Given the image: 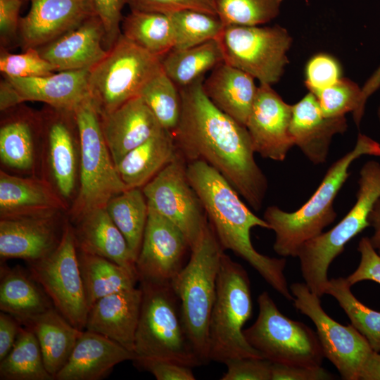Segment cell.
I'll return each mask as SVG.
<instances>
[{
    "instance_id": "cell-1",
    "label": "cell",
    "mask_w": 380,
    "mask_h": 380,
    "mask_svg": "<svg viewBox=\"0 0 380 380\" xmlns=\"http://www.w3.org/2000/svg\"><path fill=\"white\" fill-rule=\"evenodd\" d=\"M205 77L179 88L182 112L171 132L186 162L202 160L219 172L254 210H260L267 179L254 158L244 125L220 110L203 89Z\"/></svg>"
},
{
    "instance_id": "cell-2",
    "label": "cell",
    "mask_w": 380,
    "mask_h": 380,
    "mask_svg": "<svg viewBox=\"0 0 380 380\" xmlns=\"http://www.w3.org/2000/svg\"><path fill=\"white\" fill-rule=\"evenodd\" d=\"M186 174L222 248L246 261L272 288L286 300H293L284 273L286 259L262 255L252 244L253 227L270 229L265 220L255 215L229 182L205 162H187Z\"/></svg>"
},
{
    "instance_id": "cell-3",
    "label": "cell",
    "mask_w": 380,
    "mask_h": 380,
    "mask_svg": "<svg viewBox=\"0 0 380 380\" xmlns=\"http://www.w3.org/2000/svg\"><path fill=\"white\" fill-rule=\"evenodd\" d=\"M365 155L380 157V144L360 133L353 148L329 167L316 191L300 208L286 212L271 205L265 209L263 219L274 232L273 249L277 254L297 257L304 243L334 222L335 198L350 175L351 164Z\"/></svg>"
},
{
    "instance_id": "cell-4",
    "label": "cell",
    "mask_w": 380,
    "mask_h": 380,
    "mask_svg": "<svg viewBox=\"0 0 380 380\" xmlns=\"http://www.w3.org/2000/svg\"><path fill=\"white\" fill-rule=\"evenodd\" d=\"M224 250L208 223L191 249L189 261L172 279L181 307L184 325L202 365L209 358V322L216 296L220 260Z\"/></svg>"
},
{
    "instance_id": "cell-5",
    "label": "cell",
    "mask_w": 380,
    "mask_h": 380,
    "mask_svg": "<svg viewBox=\"0 0 380 380\" xmlns=\"http://www.w3.org/2000/svg\"><path fill=\"white\" fill-rule=\"evenodd\" d=\"M139 282L142 300L134 342L136 357L170 360L190 367L203 365L187 336L171 281Z\"/></svg>"
},
{
    "instance_id": "cell-6",
    "label": "cell",
    "mask_w": 380,
    "mask_h": 380,
    "mask_svg": "<svg viewBox=\"0 0 380 380\" xmlns=\"http://www.w3.org/2000/svg\"><path fill=\"white\" fill-rule=\"evenodd\" d=\"M252 312L248 274L243 266L224 253L209 322L210 361L225 364L238 358H264L248 343L243 333L242 328Z\"/></svg>"
},
{
    "instance_id": "cell-7",
    "label": "cell",
    "mask_w": 380,
    "mask_h": 380,
    "mask_svg": "<svg viewBox=\"0 0 380 380\" xmlns=\"http://www.w3.org/2000/svg\"><path fill=\"white\" fill-rule=\"evenodd\" d=\"M356 201L330 230L304 243L298 251L300 271L308 289L321 298L329 281L328 269L346 245L369 227V215L380 198V163L369 160L359 173Z\"/></svg>"
},
{
    "instance_id": "cell-8",
    "label": "cell",
    "mask_w": 380,
    "mask_h": 380,
    "mask_svg": "<svg viewBox=\"0 0 380 380\" xmlns=\"http://www.w3.org/2000/svg\"><path fill=\"white\" fill-rule=\"evenodd\" d=\"M81 148L79 189L68 219L72 220L99 208L127 189L106 142L101 118L89 95L75 110Z\"/></svg>"
},
{
    "instance_id": "cell-9",
    "label": "cell",
    "mask_w": 380,
    "mask_h": 380,
    "mask_svg": "<svg viewBox=\"0 0 380 380\" xmlns=\"http://www.w3.org/2000/svg\"><path fill=\"white\" fill-rule=\"evenodd\" d=\"M161 58L122 34L106 56L90 68L89 95L100 115L139 96L145 84L161 70Z\"/></svg>"
},
{
    "instance_id": "cell-10",
    "label": "cell",
    "mask_w": 380,
    "mask_h": 380,
    "mask_svg": "<svg viewBox=\"0 0 380 380\" xmlns=\"http://www.w3.org/2000/svg\"><path fill=\"white\" fill-rule=\"evenodd\" d=\"M255 322L243 329L248 343L272 363L321 367L324 357L317 333L282 314L267 291L258 298Z\"/></svg>"
},
{
    "instance_id": "cell-11",
    "label": "cell",
    "mask_w": 380,
    "mask_h": 380,
    "mask_svg": "<svg viewBox=\"0 0 380 380\" xmlns=\"http://www.w3.org/2000/svg\"><path fill=\"white\" fill-rule=\"evenodd\" d=\"M224 62L272 85L281 77L289 63L292 38L284 27L227 25L217 38Z\"/></svg>"
},
{
    "instance_id": "cell-12",
    "label": "cell",
    "mask_w": 380,
    "mask_h": 380,
    "mask_svg": "<svg viewBox=\"0 0 380 380\" xmlns=\"http://www.w3.org/2000/svg\"><path fill=\"white\" fill-rule=\"evenodd\" d=\"M27 264L31 275L43 288L56 310L75 327L85 329L89 307L69 219L66 218L57 247L46 257Z\"/></svg>"
},
{
    "instance_id": "cell-13",
    "label": "cell",
    "mask_w": 380,
    "mask_h": 380,
    "mask_svg": "<svg viewBox=\"0 0 380 380\" xmlns=\"http://www.w3.org/2000/svg\"><path fill=\"white\" fill-rule=\"evenodd\" d=\"M41 115L40 175L69 205L80 184L81 148L75 112L48 106Z\"/></svg>"
},
{
    "instance_id": "cell-14",
    "label": "cell",
    "mask_w": 380,
    "mask_h": 380,
    "mask_svg": "<svg viewBox=\"0 0 380 380\" xmlns=\"http://www.w3.org/2000/svg\"><path fill=\"white\" fill-rule=\"evenodd\" d=\"M186 163L178 151L175 158L141 189L148 207L177 225L187 239L191 251L209 222L201 201L188 179Z\"/></svg>"
},
{
    "instance_id": "cell-15",
    "label": "cell",
    "mask_w": 380,
    "mask_h": 380,
    "mask_svg": "<svg viewBox=\"0 0 380 380\" xmlns=\"http://www.w3.org/2000/svg\"><path fill=\"white\" fill-rule=\"evenodd\" d=\"M293 305L314 323L324 356L344 380H358L362 368L373 351L367 339L350 324L343 325L322 308L320 298L305 283L290 286Z\"/></svg>"
},
{
    "instance_id": "cell-16",
    "label": "cell",
    "mask_w": 380,
    "mask_h": 380,
    "mask_svg": "<svg viewBox=\"0 0 380 380\" xmlns=\"http://www.w3.org/2000/svg\"><path fill=\"white\" fill-rule=\"evenodd\" d=\"M191 251L182 230L148 208L141 246L135 262L138 281H171L186 263Z\"/></svg>"
},
{
    "instance_id": "cell-17",
    "label": "cell",
    "mask_w": 380,
    "mask_h": 380,
    "mask_svg": "<svg viewBox=\"0 0 380 380\" xmlns=\"http://www.w3.org/2000/svg\"><path fill=\"white\" fill-rule=\"evenodd\" d=\"M292 105L271 87L260 84L246 127L255 153L265 158L283 161L294 142L289 127Z\"/></svg>"
},
{
    "instance_id": "cell-18",
    "label": "cell",
    "mask_w": 380,
    "mask_h": 380,
    "mask_svg": "<svg viewBox=\"0 0 380 380\" xmlns=\"http://www.w3.org/2000/svg\"><path fill=\"white\" fill-rule=\"evenodd\" d=\"M20 105L3 112L0 126V160L4 167L11 171L37 176L35 172L40 170L41 111Z\"/></svg>"
},
{
    "instance_id": "cell-19",
    "label": "cell",
    "mask_w": 380,
    "mask_h": 380,
    "mask_svg": "<svg viewBox=\"0 0 380 380\" xmlns=\"http://www.w3.org/2000/svg\"><path fill=\"white\" fill-rule=\"evenodd\" d=\"M61 214L0 218L1 261L18 258L28 262L51 253L63 235L66 218Z\"/></svg>"
},
{
    "instance_id": "cell-20",
    "label": "cell",
    "mask_w": 380,
    "mask_h": 380,
    "mask_svg": "<svg viewBox=\"0 0 380 380\" xmlns=\"http://www.w3.org/2000/svg\"><path fill=\"white\" fill-rule=\"evenodd\" d=\"M30 1V11L20 18L18 29V43L23 51L49 43L95 15L89 0Z\"/></svg>"
},
{
    "instance_id": "cell-21",
    "label": "cell",
    "mask_w": 380,
    "mask_h": 380,
    "mask_svg": "<svg viewBox=\"0 0 380 380\" xmlns=\"http://www.w3.org/2000/svg\"><path fill=\"white\" fill-rule=\"evenodd\" d=\"M69 205L43 177H20L0 171V218L47 216Z\"/></svg>"
},
{
    "instance_id": "cell-22",
    "label": "cell",
    "mask_w": 380,
    "mask_h": 380,
    "mask_svg": "<svg viewBox=\"0 0 380 380\" xmlns=\"http://www.w3.org/2000/svg\"><path fill=\"white\" fill-rule=\"evenodd\" d=\"M104 35L102 22L92 15L74 29L36 49L57 72L90 69L108 53Z\"/></svg>"
},
{
    "instance_id": "cell-23",
    "label": "cell",
    "mask_w": 380,
    "mask_h": 380,
    "mask_svg": "<svg viewBox=\"0 0 380 380\" xmlns=\"http://www.w3.org/2000/svg\"><path fill=\"white\" fill-rule=\"evenodd\" d=\"M348 128L345 116L323 115L316 96L308 92L292 105L289 131L294 145L313 164L326 162L333 137Z\"/></svg>"
},
{
    "instance_id": "cell-24",
    "label": "cell",
    "mask_w": 380,
    "mask_h": 380,
    "mask_svg": "<svg viewBox=\"0 0 380 380\" xmlns=\"http://www.w3.org/2000/svg\"><path fill=\"white\" fill-rule=\"evenodd\" d=\"M141 300L139 287L100 298L89 308L85 329L100 334L134 353Z\"/></svg>"
},
{
    "instance_id": "cell-25",
    "label": "cell",
    "mask_w": 380,
    "mask_h": 380,
    "mask_svg": "<svg viewBox=\"0 0 380 380\" xmlns=\"http://www.w3.org/2000/svg\"><path fill=\"white\" fill-rule=\"evenodd\" d=\"M100 118L115 165L130 151L164 129L140 96Z\"/></svg>"
},
{
    "instance_id": "cell-26",
    "label": "cell",
    "mask_w": 380,
    "mask_h": 380,
    "mask_svg": "<svg viewBox=\"0 0 380 380\" xmlns=\"http://www.w3.org/2000/svg\"><path fill=\"white\" fill-rule=\"evenodd\" d=\"M134 353L115 341L94 331H82L64 367L56 380H100L118 364L133 361Z\"/></svg>"
},
{
    "instance_id": "cell-27",
    "label": "cell",
    "mask_w": 380,
    "mask_h": 380,
    "mask_svg": "<svg viewBox=\"0 0 380 380\" xmlns=\"http://www.w3.org/2000/svg\"><path fill=\"white\" fill-rule=\"evenodd\" d=\"M70 221L78 250L108 259L137 274L136 260L106 208L91 210Z\"/></svg>"
},
{
    "instance_id": "cell-28",
    "label": "cell",
    "mask_w": 380,
    "mask_h": 380,
    "mask_svg": "<svg viewBox=\"0 0 380 380\" xmlns=\"http://www.w3.org/2000/svg\"><path fill=\"white\" fill-rule=\"evenodd\" d=\"M89 70L61 71L37 77H6L23 102L40 101L56 109L75 111L89 96Z\"/></svg>"
},
{
    "instance_id": "cell-29",
    "label": "cell",
    "mask_w": 380,
    "mask_h": 380,
    "mask_svg": "<svg viewBox=\"0 0 380 380\" xmlns=\"http://www.w3.org/2000/svg\"><path fill=\"white\" fill-rule=\"evenodd\" d=\"M254 80L223 62L204 80L203 89L217 108L246 127L258 87Z\"/></svg>"
},
{
    "instance_id": "cell-30",
    "label": "cell",
    "mask_w": 380,
    "mask_h": 380,
    "mask_svg": "<svg viewBox=\"0 0 380 380\" xmlns=\"http://www.w3.org/2000/svg\"><path fill=\"white\" fill-rule=\"evenodd\" d=\"M53 304L28 269L10 267L1 262L0 310L14 317L22 325Z\"/></svg>"
},
{
    "instance_id": "cell-31",
    "label": "cell",
    "mask_w": 380,
    "mask_h": 380,
    "mask_svg": "<svg viewBox=\"0 0 380 380\" xmlns=\"http://www.w3.org/2000/svg\"><path fill=\"white\" fill-rule=\"evenodd\" d=\"M177 152L172 133L163 129L127 153L115 166L127 189H142L175 158Z\"/></svg>"
},
{
    "instance_id": "cell-32",
    "label": "cell",
    "mask_w": 380,
    "mask_h": 380,
    "mask_svg": "<svg viewBox=\"0 0 380 380\" xmlns=\"http://www.w3.org/2000/svg\"><path fill=\"white\" fill-rule=\"evenodd\" d=\"M23 326L34 333L45 367L54 379L68 360L82 331L75 327L55 307L32 317Z\"/></svg>"
},
{
    "instance_id": "cell-33",
    "label": "cell",
    "mask_w": 380,
    "mask_h": 380,
    "mask_svg": "<svg viewBox=\"0 0 380 380\" xmlns=\"http://www.w3.org/2000/svg\"><path fill=\"white\" fill-rule=\"evenodd\" d=\"M80 270L89 308L100 298L135 287L136 273L105 258L77 249Z\"/></svg>"
},
{
    "instance_id": "cell-34",
    "label": "cell",
    "mask_w": 380,
    "mask_h": 380,
    "mask_svg": "<svg viewBox=\"0 0 380 380\" xmlns=\"http://www.w3.org/2000/svg\"><path fill=\"white\" fill-rule=\"evenodd\" d=\"M223 62L217 39L186 49H172L161 58L163 72L179 88L194 83Z\"/></svg>"
},
{
    "instance_id": "cell-35",
    "label": "cell",
    "mask_w": 380,
    "mask_h": 380,
    "mask_svg": "<svg viewBox=\"0 0 380 380\" xmlns=\"http://www.w3.org/2000/svg\"><path fill=\"white\" fill-rule=\"evenodd\" d=\"M121 30L128 39L160 58L174 48V29L168 14L131 11L123 17Z\"/></svg>"
},
{
    "instance_id": "cell-36",
    "label": "cell",
    "mask_w": 380,
    "mask_h": 380,
    "mask_svg": "<svg viewBox=\"0 0 380 380\" xmlns=\"http://www.w3.org/2000/svg\"><path fill=\"white\" fill-rule=\"evenodd\" d=\"M105 208L137 260L148 214L147 201L142 189H127L111 198Z\"/></svg>"
},
{
    "instance_id": "cell-37",
    "label": "cell",
    "mask_w": 380,
    "mask_h": 380,
    "mask_svg": "<svg viewBox=\"0 0 380 380\" xmlns=\"http://www.w3.org/2000/svg\"><path fill=\"white\" fill-rule=\"evenodd\" d=\"M0 379H53L45 367L38 340L29 327L22 325L13 347L0 360Z\"/></svg>"
},
{
    "instance_id": "cell-38",
    "label": "cell",
    "mask_w": 380,
    "mask_h": 380,
    "mask_svg": "<svg viewBox=\"0 0 380 380\" xmlns=\"http://www.w3.org/2000/svg\"><path fill=\"white\" fill-rule=\"evenodd\" d=\"M346 278L329 279L325 294L333 296L351 324L367 339L372 349L380 353V312L362 303L352 293Z\"/></svg>"
},
{
    "instance_id": "cell-39",
    "label": "cell",
    "mask_w": 380,
    "mask_h": 380,
    "mask_svg": "<svg viewBox=\"0 0 380 380\" xmlns=\"http://www.w3.org/2000/svg\"><path fill=\"white\" fill-rule=\"evenodd\" d=\"M142 98L163 128L172 132L182 112V98L179 87L162 70L143 87Z\"/></svg>"
},
{
    "instance_id": "cell-40",
    "label": "cell",
    "mask_w": 380,
    "mask_h": 380,
    "mask_svg": "<svg viewBox=\"0 0 380 380\" xmlns=\"http://www.w3.org/2000/svg\"><path fill=\"white\" fill-rule=\"evenodd\" d=\"M175 35L173 49H183L217 39L224 24L217 15L184 10L168 14Z\"/></svg>"
},
{
    "instance_id": "cell-41",
    "label": "cell",
    "mask_w": 380,
    "mask_h": 380,
    "mask_svg": "<svg viewBox=\"0 0 380 380\" xmlns=\"http://www.w3.org/2000/svg\"><path fill=\"white\" fill-rule=\"evenodd\" d=\"M281 3L282 0H215V7L224 26H254L275 18Z\"/></svg>"
},
{
    "instance_id": "cell-42",
    "label": "cell",
    "mask_w": 380,
    "mask_h": 380,
    "mask_svg": "<svg viewBox=\"0 0 380 380\" xmlns=\"http://www.w3.org/2000/svg\"><path fill=\"white\" fill-rule=\"evenodd\" d=\"M362 88L349 79L341 77L333 85L323 89L316 96L324 116L343 117L352 113L357 127L361 102Z\"/></svg>"
},
{
    "instance_id": "cell-43",
    "label": "cell",
    "mask_w": 380,
    "mask_h": 380,
    "mask_svg": "<svg viewBox=\"0 0 380 380\" xmlns=\"http://www.w3.org/2000/svg\"><path fill=\"white\" fill-rule=\"evenodd\" d=\"M22 53H10L1 49L0 71L8 77H37L52 75L56 68L45 60L36 48H29Z\"/></svg>"
},
{
    "instance_id": "cell-44",
    "label": "cell",
    "mask_w": 380,
    "mask_h": 380,
    "mask_svg": "<svg viewBox=\"0 0 380 380\" xmlns=\"http://www.w3.org/2000/svg\"><path fill=\"white\" fill-rule=\"evenodd\" d=\"M337 61L329 55L319 53L311 58L305 67V85L309 92L317 96L323 89L341 78Z\"/></svg>"
},
{
    "instance_id": "cell-45",
    "label": "cell",
    "mask_w": 380,
    "mask_h": 380,
    "mask_svg": "<svg viewBox=\"0 0 380 380\" xmlns=\"http://www.w3.org/2000/svg\"><path fill=\"white\" fill-rule=\"evenodd\" d=\"M131 11L170 14L194 10L217 15L215 0H126Z\"/></svg>"
},
{
    "instance_id": "cell-46",
    "label": "cell",
    "mask_w": 380,
    "mask_h": 380,
    "mask_svg": "<svg viewBox=\"0 0 380 380\" xmlns=\"http://www.w3.org/2000/svg\"><path fill=\"white\" fill-rule=\"evenodd\" d=\"M92 8L104 28L103 44L109 50L122 34V11L126 0H89Z\"/></svg>"
},
{
    "instance_id": "cell-47",
    "label": "cell",
    "mask_w": 380,
    "mask_h": 380,
    "mask_svg": "<svg viewBox=\"0 0 380 380\" xmlns=\"http://www.w3.org/2000/svg\"><path fill=\"white\" fill-rule=\"evenodd\" d=\"M222 380H271L272 362L265 358L243 357L225 363Z\"/></svg>"
},
{
    "instance_id": "cell-48",
    "label": "cell",
    "mask_w": 380,
    "mask_h": 380,
    "mask_svg": "<svg viewBox=\"0 0 380 380\" xmlns=\"http://www.w3.org/2000/svg\"><path fill=\"white\" fill-rule=\"evenodd\" d=\"M360 254V261L357 269L346 279L353 285L370 280L380 284V255L373 247L369 237H362L357 246Z\"/></svg>"
},
{
    "instance_id": "cell-49",
    "label": "cell",
    "mask_w": 380,
    "mask_h": 380,
    "mask_svg": "<svg viewBox=\"0 0 380 380\" xmlns=\"http://www.w3.org/2000/svg\"><path fill=\"white\" fill-rule=\"evenodd\" d=\"M133 362L139 367L151 373L158 380H194L196 377L190 367L172 361L136 357Z\"/></svg>"
},
{
    "instance_id": "cell-50",
    "label": "cell",
    "mask_w": 380,
    "mask_h": 380,
    "mask_svg": "<svg viewBox=\"0 0 380 380\" xmlns=\"http://www.w3.org/2000/svg\"><path fill=\"white\" fill-rule=\"evenodd\" d=\"M25 0H0L1 44L8 46L18 42L20 10Z\"/></svg>"
},
{
    "instance_id": "cell-51",
    "label": "cell",
    "mask_w": 380,
    "mask_h": 380,
    "mask_svg": "<svg viewBox=\"0 0 380 380\" xmlns=\"http://www.w3.org/2000/svg\"><path fill=\"white\" fill-rule=\"evenodd\" d=\"M334 375L321 367H308L278 363L271 365V380H329Z\"/></svg>"
},
{
    "instance_id": "cell-52",
    "label": "cell",
    "mask_w": 380,
    "mask_h": 380,
    "mask_svg": "<svg viewBox=\"0 0 380 380\" xmlns=\"http://www.w3.org/2000/svg\"><path fill=\"white\" fill-rule=\"evenodd\" d=\"M22 324L12 315L0 312V360L4 358L13 347Z\"/></svg>"
},
{
    "instance_id": "cell-53",
    "label": "cell",
    "mask_w": 380,
    "mask_h": 380,
    "mask_svg": "<svg viewBox=\"0 0 380 380\" xmlns=\"http://www.w3.org/2000/svg\"><path fill=\"white\" fill-rule=\"evenodd\" d=\"M23 103L12 83L4 77L0 82V110L4 112Z\"/></svg>"
},
{
    "instance_id": "cell-54",
    "label": "cell",
    "mask_w": 380,
    "mask_h": 380,
    "mask_svg": "<svg viewBox=\"0 0 380 380\" xmlns=\"http://www.w3.org/2000/svg\"><path fill=\"white\" fill-rule=\"evenodd\" d=\"M360 379L380 380V353H371L362 368Z\"/></svg>"
},
{
    "instance_id": "cell-55",
    "label": "cell",
    "mask_w": 380,
    "mask_h": 380,
    "mask_svg": "<svg viewBox=\"0 0 380 380\" xmlns=\"http://www.w3.org/2000/svg\"><path fill=\"white\" fill-rule=\"evenodd\" d=\"M380 87V66L367 80L365 85L362 87L361 102L359 110V118L362 120L367 100Z\"/></svg>"
},
{
    "instance_id": "cell-56",
    "label": "cell",
    "mask_w": 380,
    "mask_h": 380,
    "mask_svg": "<svg viewBox=\"0 0 380 380\" xmlns=\"http://www.w3.org/2000/svg\"><path fill=\"white\" fill-rule=\"evenodd\" d=\"M369 227L374 229L372 236L369 238L373 247L380 248V198L375 203L368 218Z\"/></svg>"
},
{
    "instance_id": "cell-57",
    "label": "cell",
    "mask_w": 380,
    "mask_h": 380,
    "mask_svg": "<svg viewBox=\"0 0 380 380\" xmlns=\"http://www.w3.org/2000/svg\"><path fill=\"white\" fill-rule=\"evenodd\" d=\"M377 115H378V118H379V119L380 120V106H379V107L378 108Z\"/></svg>"
},
{
    "instance_id": "cell-58",
    "label": "cell",
    "mask_w": 380,
    "mask_h": 380,
    "mask_svg": "<svg viewBox=\"0 0 380 380\" xmlns=\"http://www.w3.org/2000/svg\"><path fill=\"white\" fill-rule=\"evenodd\" d=\"M378 253H379V254L380 255V248L378 249Z\"/></svg>"
}]
</instances>
